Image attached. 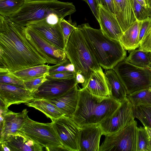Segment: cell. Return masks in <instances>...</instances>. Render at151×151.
Listing matches in <instances>:
<instances>
[{"instance_id": "7c38bea8", "label": "cell", "mask_w": 151, "mask_h": 151, "mask_svg": "<svg viewBox=\"0 0 151 151\" xmlns=\"http://www.w3.org/2000/svg\"><path fill=\"white\" fill-rule=\"evenodd\" d=\"M28 112L27 109L17 113L8 109H0V143L10 135L20 132L28 116Z\"/></svg>"}, {"instance_id": "ab89813d", "label": "cell", "mask_w": 151, "mask_h": 151, "mask_svg": "<svg viewBox=\"0 0 151 151\" xmlns=\"http://www.w3.org/2000/svg\"><path fill=\"white\" fill-rule=\"evenodd\" d=\"M102 6L115 14L113 0H101Z\"/></svg>"}, {"instance_id": "74e56055", "label": "cell", "mask_w": 151, "mask_h": 151, "mask_svg": "<svg viewBox=\"0 0 151 151\" xmlns=\"http://www.w3.org/2000/svg\"><path fill=\"white\" fill-rule=\"evenodd\" d=\"M138 49L143 51L151 52V29L140 43Z\"/></svg>"}, {"instance_id": "ffe728a7", "label": "cell", "mask_w": 151, "mask_h": 151, "mask_svg": "<svg viewBox=\"0 0 151 151\" xmlns=\"http://www.w3.org/2000/svg\"><path fill=\"white\" fill-rule=\"evenodd\" d=\"M78 99V84L59 97L46 100L56 106L66 116L71 117L77 106Z\"/></svg>"}, {"instance_id": "ee69618b", "label": "cell", "mask_w": 151, "mask_h": 151, "mask_svg": "<svg viewBox=\"0 0 151 151\" xmlns=\"http://www.w3.org/2000/svg\"><path fill=\"white\" fill-rule=\"evenodd\" d=\"M146 4L148 8L151 6V0H145Z\"/></svg>"}, {"instance_id": "ba28073f", "label": "cell", "mask_w": 151, "mask_h": 151, "mask_svg": "<svg viewBox=\"0 0 151 151\" xmlns=\"http://www.w3.org/2000/svg\"><path fill=\"white\" fill-rule=\"evenodd\" d=\"M137 127L134 120L116 133L105 136L99 151H136Z\"/></svg>"}, {"instance_id": "836d02e7", "label": "cell", "mask_w": 151, "mask_h": 151, "mask_svg": "<svg viewBox=\"0 0 151 151\" xmlns=\"http://www.w3.org/2000/svg\"><path fill=\"white\" fill-rule=\"evenodd\" d=\"M133 1L134 13L137 20L142 21L148 19L149 8L142 6L136 0Z\"/></svg>"}, {"instance_id": "e0dca14e", "label": "cell", "mask_w": 151, "mask_h": 151, "mask_svg": "<svg viewBox=\"0 0 151 151\" xmlns=\"http://www.w3.org/2000/svg\"><path fill=\"white\" fill-rule=\"evenodd\" d=\"M84 88L98 101L111 98L109 85L101 68L92 74Z\"/></svg>"}, {"instance_id": "7a4b0ae2", "label": "cell", "mask_w": 151, "mask_h": 151, "mask_svg": "<svg viewBox=\"0 0 151 151\" xmlns=\"http://www.w3.org/2000/svg\"><path fill=\"white\" fill-rule=\"evenodd\" d=\"M76 11L71 2L58 0H25L20 9L7 17L14 23L24 27L41 21L55 25Z\"/></svg>"}, {"instance_id": "3957f363", "label": "cell", "mask_w": 151, "mask_h": 151, "mask_svg": "<svg viewBox=\"0 0 151 151\" xmlns=\"http://www.w3.org/2000/svg\"><path fill=\"white\" fill-rule=\"evenodd\" d=\"M78 27L99 65L104 69H114L126 58V51L119 41L109 37L100 29L93 28L88 23Z\"/></svg>"}, {"instance_id": "ac0fdd59", "label": "cell", "mask_w": 151, "mask_h": 151, "mask_svg": "<svg viewBox=\"0 0 151 151\" xmlns=\"http://www.w3.org/2000/svg\"><path fill=\"white\" fill-rule=\"evenodd\" d=\"M103 132L99 124H90L81 128L80 151H99Z\"/></svg>"}, {"instance_id": "bcb514c9", "label": "cell", "mask_w": 151, "mask_h": 151, "mask_svg": "<svg viewBox=\"0 0 151 151\" xmlns=\"http://www.w3.org/2000/svg\"><path fill=\"white\" fill-rule=\"evenodd\" d=\"M149 10V17L151 19V6L148 8Z\"/></svg>"}, {"instance_id": "d6a6232c", "label": "cell", "mask_w": 151, "mask_h": 151, "mask_svg": "<svg viewBox=\"0 0 151 151\" xmlns=\"http://www.w3.org/2000/svg\"><path fill=\"white\" fill-rule=\"evenodd\" d=\"M0 83L14 85L26 88L23 81L7 73H0Z\"/></svg>"}, {"instance_id": "603a6c76", "label": "cell", "mask_w": 151, "mask_h": 151, "mask_svg": "<svg viewBox=\"0 0 151 151\" xmlns=\"http://www.w3.org/2000/svg\"><path fill=\"white\" fill-rule=\"evenodd\" d=\"M142 21L137 20L123 34L119 41L125 50H132L139 47V31Z\"/></svg>"}, {"instance_id": "83f0119b", "label": "cell", "mask_w": 151, "mask_h": 151, "mask_svg": "<svg viewBox=\"0 0 151 151\" xmlns=\"http://www.w3.org/2000/svg\"><path fill=\"white\" fill-rule=\"evenodd\" d=\"M25 0H2L0 1V15L8 17L18 11Z\"/></svg>"}, {"instance_id": "6da1fadb", "label": "cell", "mask_w": 151, "mask_h": 151, "mask_svg": "<svg viewBox=\"0 0 151 151\" xmlns=\"http://www.w3.org/2000/svg\"><path fill=\"white\" fill-rule=\"evenodd\" d=\"M46 63L54 65L27 35L25 27L0 15V73Z\"/></svg>"}, {"instance_id": "30bf717a", "label": "cell", "mask_w": 151, "mask_h": 151, "mask_svg": "<svg viewBox=\"0 0 151 151\" xmlns=\"http://www.w3.org/2000/svg\"><path fill=\"white\" fill-rule=\"evenodd\" d=\"M52 122L55 129L66 150L80 151L81 128L72 118L63 116Z\"/></svg>"}, {"instance_id": "2e32d148", "label": "cell", "mask_w": 151, "mask_h": 151, "mask_svg": "<svg viewBox=\"0 0 151 151\" xmlns=\"http://www.w3.org/2000/svg\"><path fill=\"white\" fill-rule=\"evenodd\" d=\"M100 29L109 37L119 41L123 32L114 14L102 5L97 6Z\"/></svg>"}, {"instance_id": "e575fe53", "label": "cell", "mask_w": 151, "mask_h": 151, "mask_svg": "<svg viewBox=\"0 0 151 151\" xmlns=\"http://www.w3.org/2000/svg\"><path fill=\"white\" fill-rule=\"evenodd\" d=\"M47 76L24 81L26 88L33 93L45 81Z\"/></svg>"}, {"instance_id": "8d00e7d4", "label": "cell", "mask_w": 151, "mask_h": 151, "mask_svg": "<svg viewBox=\"0 0 151 151\" xmlns=\"http://www.w3.org/2000/svg\"><path fill=\"white\" fill-rule=\"evenodd\" d=\"M151 29V19H148L142 21L139 31V41L140 43Z\"/></svg>"}, {"instance_id": "8992f818", "label": "cell", "mask_w": 151, "mask_h": 151, "mask_svg": "<svg viewBox=\"0 0 151 151\" xmlns=\"http://www.w3.org/2000/svg\"><path fill=\"white\" fill-rule=\"evenodd\" d=\"M46 150H66L55 129L53 122L44 123L34 121L28 116L20 130Z\"/></svg>"}, {"instance_id": "4fadbf2b", "label": "cell", "mask_w": 151, "mask_h": 151, "mask_svg": "<svg viewBox=\"0 0 151 151\" xmlns=\"http://www.w3.org/2000/svg\"><path fill=\"white\" fill-rule=\"evenodd\" d=\"M0 99L7 108L11 105L25 103L34 100L32 93L17 86L0 83Z\"/></svg>"}, {"instance_id": "f546056e", "label": "cell", "mask_w": 151, "mask_h": 151, "mask_svg": "<svg viewBox=\"0 0 151 151\" xmlns=\"http://www.w3.org/2000/svg\"><path fill=\"white\" fill-rule=\"evenodd\" d=\"M150 137L145 127H137L136 151H150Z\"/></svg>"}, {"instance_id": "f1b7e54d", "label": "cell", "mask_w": 151, "mask_h": 151, "mask_svg": "<svg viewBox=\"0 0 151 151\" xmlns=\"http://www.w3.org/2000/svg\"><path fill=\"white\" fill-rule=\"evenodd\" d=\"M133 109L134 118L138 119L144 127L151 128V106H133Z\"/></svg>"}, {"instance_id": "5b68a950", "label": "cell", "mask_w": 151, "mask_h": 151, "mask_svg": "<svg viewBox=\"0 0 151 151\" xmlns=\"http://www.w3.org/2000/svg\"><path fill=\"white\" fill-rule=\"evenodd\" d=\"M65 52L66 58L74 66L75 72L84 77L85 87L92 74L101 67L78 26L70 35Z\"/></svg>"}, {"instance_id": "9a60e30c", "label": "cell", "mask_w": 151, "mask_h": 151, "mask_svg": "<svg viewBox=\"0 0 151 151\" xmlns=\"http://www.w3.org/2000/svg\"><path fill=\"white\" fill-rule=\"evenodd\" d=\"M36 31L49 42L65 51L66 46L59 22L55 25L42 21L27 26Z\"/></svg>"}, {"instance_id": "d590c367", "label": "cell", "mask_w": 151, "mask_h": 151, "mask_svg": "<svg viewBox=\"0 0 151 151\" xmlns=\"http://www.w3.org/2000/svg\"><path fill=\"white\" fill-rule=\"evenodd\" d=\"M76 74L75 71H63L48 75L46 76V78L58 79H70L75 78Z\"/></svg>"}, {"instance_id": "7402d4cb", "label": "cell", "mask_w": 151, "mask_h": 151, "mask_svg": "<svg viewBox=\"0 0 151 151\" xmlns=\"http://www.w3.org/2000/svg\"><path fill=\"white\" fill-rule=\"evenodd\" d=\"M104 73L110 87L111 97L122 102L127 95L125 86L113 69L106 70Z\"/></svg>"}, {"instance_id": "4316f807", "label": "cell", "mask_w": 151, "mask_h": 151, "mask_svg": "<svg viewBox=\"0 0 151 151\" xmlns=\"http://www.w3.org/2000/svg\"><path fill=\"white\" fill-rule=\"evenodd\" d=\"M127 98L133 106H151V86L128 95Z\"/></svg>"}, {"instance_id": "9c48e42d", "label": "cell", "mask_w": 151, "mask_h": 151, "mask_svg": "<svg viewBox=\"0 0 151 151\" xmlns=\"http://www.w3.org/2000/svg\"><path fill=\"white\" fill-rule=\"evenodd\" d=\"M133 106L127 98L114 114L101 123L99 125L105 136L116 133L134 120Z\"/></svg>"}, {"instance_id": "681fc988", "label": "cell", "mask_w": 151, "mask_h": 151, "mask_svg": "<svg viewBox=\"0 0 151 151\" xmlns=\"http://www.w3.org/2000/svg\"></svg>"}, {"instance_id": "7dc6e473", "label": "cell", "mask_w": 151, "mask_h": 151, "mask_svg": "<svg viewBox=\"0 0 151 151\" xmlns=\"http://www.w3.org/2000/svg\"><path fill=\"white\" fill-rule=\"evenodd\" d=\"M149 143H150V151H151V138H150L149 139Z\"/></svg>"}, {"instance_id": "44dd1931", "label": "cell", "mask_w": 151, "mask_h": 151, "mask_svg": "<svg viewBox=\"0 0 151 151\" xmlns=\"http://www.w3.org/2000/svg\"><path fill=\"white\" fill-rule=\"evenodd\" d=\"M0 143H3L10 151H41L43 147L20 132L10 135Z\"/></svg>"}, {"instance_id": "cb8c5ba5", "label": "cell", "mask_w": 151, "mask_h": 151, "mask_svg": "<svg viewBox=\"0 0 151 151\" xmlns=\"http://www.w3.org/2000/svg\"><path fill=\"white\" fill-rule=\"evenodd\" d=\"M25 104L27 106L33 107L43 113L52 122L65 116L56 106L46 100L34 99Z\"/></svg>"}, {"instance_id": "d6986e66", "label": "cell", "mask_w": 151, "mask_h": 151, "mask_svg": "<svg viewBox=\"0 0 151 151\" xmlns=\"http://www.w3.org/2000/svg\"><path fill=\"white\" fill-rule=\"evenodd\" d=\"M115 15L123 32L137 20L133 0H113Z\"/></svg>"}, {"instance_id": "277c9868", "label": "cell", "mask_w": 151, "mask_h": 151, "mask_svg": "<svg viewBox=\"0 0 151 151\" xmlns=\"http://www.w3.org/2000/svg\"><path fill=\"white\" fill-rule=\"evenodd\" d=\"M121 104L112 98L98 101L85 88H80L77 108L71 118L80 128L99 124L111 116Z\"/></svg>"}, {"instance_id": "8fae6325", "label": "cell", "mask_w": 151, "mask_h": 151, "mask_svg": "<svg viewBox=\"0 0 151 151\" xmlns=\"http://www.w3.org/2000/svg\"><path fill=\"white\" fill-rule=\"evenodd\" d=\"M77 84L76 77L67 79H47L32 93L34 100H48L59 97Z\"/></svg>"}, {"instance_id": "f6af8a7d", "label": "cell", "mask_w": 151, "mask_h": 151, "mask_svg": "<svg viewBox=\"0 0 151 151\" xmlns=\"http://www.w3.org/2000/svg\"><path fill=\"white\" fill-rule=\"evenodd\" d=\"M96 1L97 6L99 5L102 6L101 0H96Z\"/></svg>"}, {"instance_id": "7bdbcfd3", "label": "cell", "mask_w": 151, "mask_h": 151, "mask_svg": "<svg viewBox=\"0 0 151 151\" xmlns=\"http://www.w3.org/2000/svg\"><path fill=\"white\" fill-rule=\"evenodd\" d=\"M150 138H151V128L146 127H145Z\"/></svg>"}, {"instance_id": "60d3db41", "label": "cell", "mask_w": 151, "mask_h": 151, "mask_svg": "<svg viewBox=\"0 0 151 151\" xmlns=\"http://www.w3.org/2000/svg\"><path fill=\"white\" fill-rule=\"evenodd\" d=\"M76 79L77 84H81L82 88L85 87V80L83 75L79 73H76Z\"/></svg>"}, {"instance_id": "f35d334b", "label": "cell", "mask_w": 151, "mask_h": 151, "mask_svg": "<svg viewBox=\"0 0 151 151\" xmlns=\"http://www.w3.org/2000/svg\"><path fill=\"white\" fill-rule=\"evenodd\" d=\"M88 5L93 14L98 21L99 20L97 5L96 0H82Z\"/></svg>"}, {"instance_id": "5bb4252c", "label": "cell", "mask_w": 151, "mask_h": 151, "mask_svg": "<svg viewBox=\"0 0 151 151\" xmlns=\"http://www.w3.org/2000/svg\"><path fill=\"white\" fill-rule=\"evenodd\" d=\"M25 31L28 37L54 65L67 58L65 51L52 44L36 31L28 27H25Z\"/></svg>"}, {"instance_id": "52a82bcc", "label": "cell", "mask_w": 151, "mask_h": 151, "mask_svg": "<svg viewBox=\"0 0 151 151\" xmlns=\"http://www.w3.org/2000/svg\"><path fill=\"white\" fill-rule=\"evenodd\" d=\"M113 69L125 86L127 95L151 86V68L134 65L125 59Z\"/></svg>"}, {"instance_id": "4dcf8cb0", "label": "cell", "mask_w": 151, "mask_h": 151, "mask_svg": "<svg viewBox=\"0 0 151 151\" xmlns=\"http://www.w3.org/2000/svg\"><path fill=\"white\" fill-rule=\"evenodd\" d=\"M64 37L65 46L68 42L70 35L73 32L78 28L76 22H72L71 17L68 20L63 19L59 22Z\"/></svg>"}, {"instance_id": "484cf974", "label": "cell", "mask_w": 151, "mask_h": 151, "mask_svg": "<svg viewBox=\"0 0 151 151\" xmlns=\"http://www.w3.org/2000/svg\"><path fill=\"white\" fill-rule=\"evenodd\" d=\"M131 51L129 56L125 58L128 62L139 67L151 68V52L139 49Z\"/></svg>"}, {"instance_id": "b9f144b4", "label": "cell", "mask_w": 151, "mask_h": 151, "mask_svg": "<svg viewBox=\"0 0 151 151\" xmlns=\"http://www.w3.org/2000/svg\"><path fill=\"white\" fill-rule=\"evenodd\" d=\"M136 1L142 6L146 7H148L145 0H136Z\"/></svg>"}, {"instance_id": "d4e9b609", "label": "cell", "mask_w": 151, "mask_h": 151, "mask_svg": "<svg viewBox=\"0 0 151 151\" xmlns=\"http://www.w3.org/2000/svg\"><path fill=\"white\" fill-rule=\"evenodd\" d=\"M50 66L42 64L28 68L9 73L23 81L49 75Z\"/></svg>"}, {"instance_id": "c3c4849f", "label": "cell", "mask_w": 151, "mask_h": 151, "mask_svg": "<svg viewBox=\"0 0 151 151\" xmlns=\"http://www.w3.org/2000/svg\"><path fill=\"white\" fill-rule=\"evenodd\" d=\"M1 0H0V1H1Z\"/></svg>"}, {"instance_id": "1f68e13d", "label": "cell", "mask_w": 151, "mask_h": 151, "mask_svg": "<svg viewBox=\"0 0 151 151\" xmlns=\"http://www.w3.org/2000/svg\"><path fill=\"white\" fill-rule=\"evenodd\" d=\"M66 71H75L74 65L67 58L55 65L50 66L49 73L52 74Z\"/></svg>"}]
</instances>
